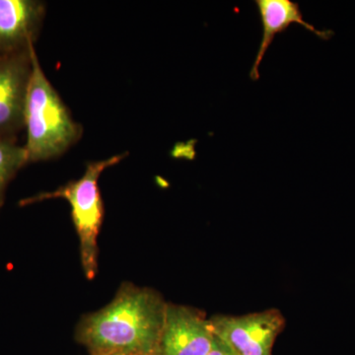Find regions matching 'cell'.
<instances>
[{"label":"cell","mask_w":355,"mask_h":355,"mask_svg":"<svg viewBox=\"0 0 355 355\" xmlns=\"http://www.w3.org/2000/svg\"><path fill=\"white\" fill-rule=\"evenodd\" d=\"M167 305L154 289L123 282L108 305L81 318L77 342L90 355H151Z\"/></svg>","instance_id":"1"},{"label":"cell","mask_w":355,"mask_h":355,"mask_svg":"<svg viewBox=\"0 0 355 355\" xmlns=\"http://www.w3.org/2000/svg\"><path fill=\"white\" fill-rule=\"evenodd\" d=\"M32 60L25 108L28 163L60 157L80 139L83 132L42 69L35 46Z\"/></svg>","instance_id":"2"},{"label":"cell","mask_w":355,"mask_h":355,"mask_svg":"<svg viewBox=\"0 0 355 355\" xmlns=\"http://www.w3.org/2000/svg\"><path fill=\"white\" fill-rule=\"evenodd\" d=\"M127 153L89 163L83 177L69 182L51 193H42L29 202L51 198H64L71 207V217L79 238L81 265L89 280L95 279L98 270V235L104 217V207L98 181L107 168L120 163Z\"/></svg>","instance_id":"3"},{"label":"cell","mask_w":355,"mask_h":355,"mask_svg":"<svg viewBox=\"0 0 355 355\" xmlns=\"http://www.w3.org/2000/svg\"><path fill=\"white\" fill-rule=\"evenodd\" d=\"M210 326L216 338L235 355H272L273 343L286 326L279 310L210 318Z\"/></svg>","instance_id":"4"},{"label":"cell","mask_w":355,"mask_h":355,"mask_svg":"<svg viewBox=\"0 0 355 355\" xmlns=\"http://www.w3.org/2000/svg\"><path fill=\"white\" fill-rule=\"evenodd\" d=\"M217 340L209 319L202 312L168 303L162 330L151 355H207Z\"/></svg>","instance_id":"5"},{"label":"cell","mask_w":355,"mask_h":355,"mask_svg":"<svg viewBox=\"0 0 355 355\" xmlns=\"http://www.w3.org/2000/svg\"><path fill=\"white\" fill-rule=\"evenodd\" d=\"M34 46L0 55V139L14 140L16 133L25 128Z\"/></svg>","instance_id":"6"},{"label":"cell","mask_w":355,"mask_h":355,"mask_svg":"<svg viewBox=\"0 0 355 355\" xmlns=\"http://www.w3.org/2000/svg\"><path fill=\"white\" fill-rule=\"evenodd\" d=\"M46 3L38 0H0V55L29 48L38 38Z\"/></svg>","instance_id":"7"},{"label":"cell","mask_w":355,"mask_h":355,"mask_svg":"<svg viewBox=\"0 0 355 355\" xmlns=\"http://www.w3.org/2000/svg\"><path fill=\"white\" fill-rule=\"evenodd\" d=\"M260 14L263 37L257 53L253 67L250 71V78L253 81L260 79V67L266 51L270 49L277 35L286 32L292 24L302 25L306 30L314 33L322 40L330 39L333 32L320 31L310 23L306 22L298 2L291 0H256L254 1Z\"/></svg>","instance_id":"8"},{"label":"cell","mask_w":355,"mask_h":355,"mask_svg":"<svg viewBox=\"0 0 355 355\" xmlns=\"http://www.w3.org/2000/svg\"><path fill=\"white\" fill-rule=\"evenodd\" d=\"M27 163L24 146H18L12 139H0V205L9 182Z\"/></svg>","instance_id":"9"},{"label":"cell","mask_w":355,"mask_h":355,"mask_svg":"<svg viewBox=\"0 0 355 355\" xmlns=\"http://www.w3.org/2000/svg\"><path fill=\"white\" fill-rule=\"evenodd\" d=\"M207 355H235L231 352L230 349L224 345L223 343H221L220 340H217V343L216 347H214L209 354Z\"/></svg>","instance_id":"10"},{"label":"cell","mask_w":355,"mask_h":355,"mask_svg":"<svg viewBox=\"0 0 355 355\" xmlns=\"http://www.w3.org/2000/svg\"><path fill=\"white\" fill-rule=\"evenodd\" d=\"M116 355H125V354H116Z\"/></svg>","instance_id":"11"}]
</instances>
